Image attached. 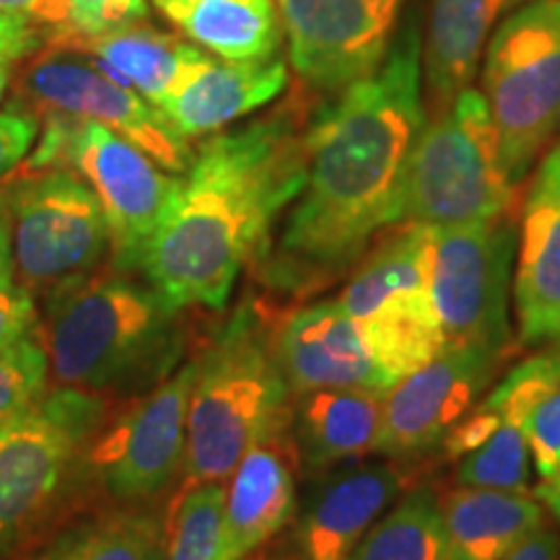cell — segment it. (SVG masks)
I'll list each match as a JSON object with an SVG mask.
<instances>
[{
	"label": "cell",
	"instance_id": "obj_19",
	"mask_svg": "<svg viewBox=\"0 0 560 560\" xmlns=\"http://www.w3.org/2000/svg\"><path fill=\"white\" fill-rule=\"evenodd\" d=\"M285 83L289 66L278 58L223 60L200 52L159 109L182 138L195 140L270 104Z\"/></svg>",
	"mask_w": 560,
	"mask_h": 560
},
{
	"label": "cell",
	"instance_id": "obj_5",
	"mask_svg": "<svg viewBox=\"0 0 560 560\" xmlns=\"http://www.w3.org/2000/svg\"><path fill=\"white\" fill-rule=\"evenodd\" d=\"M112 416V397L55 384L0 431V560L73 514L89 446Z\"/></svg>",
	"mask_w": 560,
	"mask_h": 560
},
{
	"label": "cell",
	"instance_id": "obj_23",
	"mask_svg": "<svg viewBox=\"0 0 560 560\" xmlns=\"http://www.w3.org/2000/svg\"><path fill=\"white\" fill-rule=\"evenodd\" d=\"M439 560H501L545 524V506L527 490L459 486L439 499Z\"/></svg>",
	"mask_w": 560,
	"mask_h": 560
},
{
	"label": "cell",
	"instance_id": "obj_1",
	"mask_svg": "<svg viewBox=\"0 0 560 560\" xmlns=\"http://www.w3.org/2000/svg\"><path fill=\"white\" fill-rule=\"evenodd\" d=\"M425 120L423 34L408 21L382 68L340 91L306 128V182L260 260L272 291L325 289L361 262L384 229L400 226Z\"/></svg>",
	"mask_w": 560,
	"mask_h": 560
},
{
	"label": "cell",
	"instance_id": "obj_42",
	"mask_svg": "<svg viewBox=\"0 0 560 560\" xmlns=\"http://www.w3.org/2000/svg\"><path fill=\"white\" fill-rule=\"evenodd\" d=\"M247 560H252V558H247Z\"/></svg>",
	"mask_w": 560,
	"mask_h": 560
},
{
	"label": "cell",
	"instance_id": "obj_13",
	"mask_svg": "<svg viewBox=\"0 0 560 560\" xmlns=\"http://www.w3.org/2000/svg\"><path fill=\"white\" fill-rule=\"evenodd\" d=\"M24 91L45 115L81 117L115 130L166 172L185 174L190 166V140L172 128L159 107L86 52L62 47L42 55L26 70Z\"/></svg>",
	"mask_w": 560,
	"mask_h": 560
},
{
	"label": "cell",
	"instance_id": "obj_18",
	"mask_svg": "<svg viewBox=\"0 0 560 560\" xmlns=\"http://www.w3.org/2000/svg\"><path fill=\"white\" fill-rule=\"evenodd\" d=\"M402 488L395 459L348 462L319 475L296 524L299 560H346Z\"/></svg>",
	"mask_w": 560,
	"mask_h": 560
},
{
	"label": "cell",
	"instance_id": "obj_8",
	"mask_svg": "<svg viewBox=\"0 0 560 560\" xmlns=\"http://www.w3.org/2000/svg\"><path fill=\"white\" fill-rule=\"evenodd\" d=\"M0 208L9 221L13 278L32 296L47 299L112 255L102 202L68 166H26L5 177Z\"/></svg>",
	"mask_w": 560,
	"mask_h": 560
},
{
	"label": "cell",
	"instance_id": "obj_38",
	"mask_svg": "<svg viewBox=\"0 0 560 560\" xmlns=\"http://www.w3.org/2000/svg\"><path fill=\"white\" fill-rule=\"evenodd\" d=\"M501 560H560V537L556 529L542 527L529 535L522 545H516L506 558Z\"/></svg>",
	"mask_w": 560,
	"mask_h": 560
},
{
	"label": "cell",
	"instance_id": "obj_12",
	"mask_svg": "<svg viewBox=\"0 0 560 560\" xmlns=\"http://www.w3.org/2000/svg\"><path fill=\"white\" fill-rule=\"evenodd\" d=\"M198 359L115 412L86 454V480L112 506H149L185 465L187 410Z\"/></svg>",
	"mask_w": 560,
	"mask_h": 560
},
{
	"label": "cell",
	"instance_id": "obj_29",
	"mask_svg": "<svg viewBox=\"0 0 560 560\" xmlns=\"http://www.w3.org/2000/svg\"><path fill=\"white\" fill-rule=\"evenodd\" d=\"M226 488L215 482L182 488L166 514V560H219Z\"/></svg>",
	"mask_w": 560,
	"mask_h": 560
},
{
	"label": "cell",
	"instance_id": "obj_39",
	"mask_svg": "<svg viewBox=\"0 0 560 560\" xmlns=\"http://www.w3.org/2000/svg\"><path fill=\"white\" fill-rule=\"evenodd\" d=\"M535 495L540 499L542 506L548 509L550 514L560 522V470L552 475L550 480H540V486H537Z\"/></svg>",
	"mask_w": 560,
	"mask_h": 560
},
{
	"label": "cell",
	"instance_id": "obj_20",
	"mask_svg": "<svg viewBox=\"0 0 560 560\" xmlns=\"http://www.w3.org/2000/svg\"><path fill=\"white\" fill-rule=\"evenodd\" d=\"M299 457L289 431L260 441L244 454L223 501L219 560H247L289 524L296 511Z\"/></svg>",
	"mask_w": 560,
	"mask_h": 560
},
{
	"label": "cell",
	"instance_id": "obj_26",
	"mask_svg": "<svg viewBox=\"0 0 560 560\" xmlns=\"http://www.w3.org/2000/svg\"><path fill=\"white\" fill-rule=\"evenodd\" d=\"M200 50L223 60L276 58L283 21L276 0H153Z\"/></svg>",
	"mask_w": 560,
	"mask_h": 560
},
{
	"label": "cell",
	"instance_id": "obj_33",
	"mask_svg": "<svg viewBox=\"0 0 560 560\" xmlns=\"http://www.w3.org/2000/svg\"><path fill=\"white\" fill-rule=\"evenodd\" d=\"M68 30L81 37L136 24L145 16V0H68Z\"/></svg>",
	"mask_w": 560,
	"mask_h": 560
},
{
	"label": "cell",
	"instance_id": "obj_31",
	"mask_svg": "<svg viewBox=\"0 0 560 560\" xmlns=\"http://www.w3.org/2000/svg\"><path fill=\"white\" fill-rule=\"evenodd\" d=\"M47 380L50 361L39 327L11 348L0 350V431L45 395Z\"/></svg>",
	"mask_w": 560,
	"mask_h": 560
},
{
	"label": "cell",
	"instance_id": "obj_4",
	"mask_svg": "<svg viewBox=\"0 0 560 560\" xmlns=\"http://www.w3.org/2000/svg\"><path fill=\"white\" fill-rule=\"evenodd\" d=\"M276 325L260 301L244 299L198 355L182 488L221 482L252 446L291 431L296 397L280 369Z\"/></svg>",
	"mask_w": 560,
	"mask_h": 560
},
{
	"label": "cell",
	"instance_id": "obj_35",
	"mask_svg": "<svg viewBox=\"0 0 560 560\" xmlns=\"http://www.w3.org/2000/svg\"><path fill=\"white\" fill-rule=\"evenodd\" d=\"M39 136V122L32 112H0V182L11 177L13 170L30 156L34 140Z\"/></svg>",
	"mask_w": 560,
	"mask_h": 560
},
{
	"label": "cell",
	"instance_id": "obj_9",
	"mask_svg": "<svg viewBox=\"0 0 560 560\" xmlns=\"http://www.w3.org/2000/svg\"><path fill=\"white\" fill-rule=\"evenodd\" d=\"M482 96L514 185L560 136V0L509 13L482 52Z\"/></svg>",
	"mask_w": 560,
	"mask_h": 560
},
{
	"label": "cell",
	"instance_id": "obj_2",
	"mask_svg": "<svg viewBox=\"0 0 560 560\" xmlns=\"http://www.w3.org/2000/svg\"><path fill=\"white\" fill-rule=\"evenodd\" d=\"M304 182L306 130L293 107L213 132L192 153L140 276L179 310H223Z\"/></svg>",
	"mask_w": 560,
	"mask_h": 560
},
{
	"label": "cell",
	"instance_id": "obj_14",
	"mask_svg": "<svg viewBox=\"0 0 560 560\" xmlns=\"http://www.w3.org/2000/svg\"><path fill=\"white\" fill-rule=\"evenodd\" d=\"M276 5L299 79L340 94L382 68L405 0H276Z\"/></svg>",
	"mask_w": 560,
	"mask_h": 560
},
{
	"label": "cell",
	"instance_id": "obj_41",
	"mask_svg": "<svg viewBox=\"0 0 560 560\" xmlns=\"http://www.w3.org/2000/svg\"><path fill=\"white\" fill-rule=\"evenodd\" d=\"M9 70H11V68H0V100H3L5 89H9V81H11Z\"/></svg>",
	"mask_w": 560,
	"mask_h": 560
},
{
	"label": "cell",
	"instance_id": "obj_15",
	"mask_svg": "<svg viewBox=\"0 0 560 560\" xmlns=\"http://www.w3.org/2000/svg\"><path fill=\"white\" fill-rule=\"evenodd\" d=\"M506 359L511 355L478 346L441 350L384 395L374 454L402 462L444 444L446 433L478 405Z\"/></svg>",
	"mask_w": 560,
	"mask_h": 560
},
{
	"label": "cell",
	"instance_id": "obj_36",
	"mask_svg": "<svg viewBox=\"0 0 560 560\" xmlns=\"http://www.w3.org/2000/svg\"><path fill=\"white\" fill-rule=\"evenodd\" d=\"M47 26L37 21L0 11V68H11L16 62L32 58L45 47Z\"/></svg>",
	"mask_w": 560,
	"mask_h": 560
},
{
	"label": "cell",
	"instance_id": "obj_6",
	"mask_svg": "<svg viewBox=\"0 0 560 560\" xmlns=\"http://www.w3.org/2000/svg\"><path fill=\"white\" fill-rule=\"evenodd\" d=\"M514 190L486 96L470 86L420 130L405 182V221L431 229L495 221L509 215Z\"/></svg>",
	"mask_w": 560,
	"mask_h": 560
},
{
	"label": "cell",
	"instance_id": "obj_3",
	"mask_svg": "<svg viewBox=\"0 0 560 560\" xmlns=\"http://www.w3.org/2000/svg\"><path fill=\"white\" fill-rule=\"evenodd\" d=\"M185 312L140 272L96 270L62 285L39 325L55 384L112 400L145 395L182 366Z\"/></svg>",
	"mask_w": 560,
	"mask_h": 560
},
{
	"label": "cell",
	"instance_id": "obj_32",
	"mask_svg": "<svg viewBox=\"0 0 560 560\" xmlns=\"http://www.w3.org/2000/svg\"><path fill=\"white\" fill-rule=\"evenodd\" d=\"M532 462L540 480H550L560 470V389L535 405L524 420Z\"/></svg>",
	"mask_w": 560,
	"mask_h": 560
},
{
	"label": "cell",
	"instance_id": "obj_11",
	"mask_svg": "<svg viewBox=\"0 0 560 560\" xmlns=\"http://www.w3.org/2000/svg\"><path fill=\"white\" fill-rule=\"evenodd\" d=\"M516 229L509 215L431 229V301L444 348L478 346L514 355L511 265Z\"/></svg>",
	"mask_w": 560,
	"mask_h": 560
},
{
	"label": "cell",
	"instance_id": "obj_7",
	"mask_svg": "<svg viewBox=\"0 0 560 560\" xmlns=\"http://www.w3.org/2000/svg\"><path fill=\"white\" fill-rule=\"evenodd\" d=\"M30 170L68 166L94 190L107 215L112 268L140 272L159 229L177 200L182 177L94 120L47 115Z\"/></svg>",
	"mask_w": 560,
	"mask_h": 560
},
{
	"label": "cell",
	"instance_id": "obj_27",
	"mask_svg": "<svg viewBox=\"0 0 560 560\" xmlns=\"http://www.w3.org/2000/svg\"><path fill=\"white\" fill-rule=\"evenodd\" d=\"M560 389V342L516 363L503 380L480 397L478 405L459 420L444 439V454L459 459L501 425H524L535 405Z\"/></svg>",
	"mask_w": 560,
	"mask_h": 560
},
{
	"label": "cell",
	"instance_id": "obj_16",
	"mask_svg": "<svg viewBox=\"0 0 560 560\" xmlns=\"http://www.w3.org/2000/svg\"><path fill=\"white\" fill-rule=\"evenodd\" d=\"M276 353L293 397L314 389L387 392L395 380L371 350L361 322L335 299L291 310L278 317Z\"/></svg>",
	"mask_w": 560,
	"mask_h": 560
},
{
	"label": "cell",
	"instance_id": "obj_37",
	"mask_svg": "<svg viewBox=\"0 0 560 560\" xmlns=\"http://www.w3.org/2000/svg\"><path fill=\"white\" fill-rule=\"evenodd\" d=\"M0 11L32 19L42 26H52L55 34L68 30L70 21L68 0H0Z\"/></svg>",
	"mask_w": 560,
	"mask_h": 560
},
{
	"label": "cell",
	"instance_id": "obj_21",
	"mask_svg": "<svg viewBox=\"0 0 560 560\" xmlns=\"http://www.w3.org/2000/svg\"><path fill=\"white\" fill-rule=\"evenodd\" d=\"M166 516L143 506L81 509L3 560H166Z\"/></svg>",
	"mask_w": 560,
	"mask_h": 560
},
{
	"label": "cell",
	"instance_id": "obj_34",
	"mask_svg": "<svg viewBox=\"0 0 560 560\" xmlns=\"http://www.w3.org/2000/svg\"><path fill=\"white\" fill-rule=\"evenodd\" d=\"M39 327L34 296L16 278H0V350L11 348Z\"/></svg>",
	"mask_w": 560,
	"mask_h": 560
},
{
	"label": "cell",
	"instance_id": "obj_25",
	"mask_svg": "<svg viewBox=\"0 0 560 560\" xmlns=\"http://www.w3.org/2000/svg\"><path fill=\"white\" fill-rule=\"evenodd\" d=\"M55 39H60L62 47L100 60L153 107L166 102L187 66L202 52L198 45H187L185 39L143 26L140 21L91 37L60 30Z\"/></svg>",
	"mask_w": 560,
	"mask_h": 560
},
{
	"label": "cell",
	"instance_id": "obj_30",
	"mask_svg": "<svg viewBox=\"0 0 560 560\" xmlns=\"http://www.w3.org/2000/svg\"><path fill=\"white\" fill-rule=\"evenodd\" d=\"M529 441L524 425H501L457 459V482L470 488L527 490Z\"/></svg>",
	"mask_w": 560,
	"mask_h": 560
},
{
	"label": "cell",
	"instance_id": "obj_10",
	"mask_svg": "<svg viewBox=\"0 0 560 560\" xmlns=\"http://www.w3.org/2000/svg\"><path fill=\"white\" fill-rule=\"evenodd\" d=\"M342 312L359 319L374 355L395 382L444 350L431 301V226L405 221L350 270L338 293Z\"/></svg>",
	"mask_w": 560,
	"mask_h": 560
},
{
	"label": "cell",
	"instance_id": "obj_22",
	"mask_svg": "<svg viewBox=\"0 0 560 560\" xmlns=\"http://www.w3.org/2000/svg\"><path fill=\"white\" fill-rule=\"evenodd\" d=\"M384 395L371 389H314L293 400L291 436L306 478L374 454Z\"/></svg>",
	"mask_w": 560,
	"mask_h": 560
},
{
	"label": "cell",
	"instance_id": "obj_40",
	"mask_svg": "<svg viewBox=\"0 0 560 560\" xmlns=\"http://www.w3.org/2000/svg\"><path fill=\"white\" fill-rule=\"evenodd\" d=\"M13 276V257H11V236L9 221H5L3 208H0V278Z\"/></svg>",
	"mask_w": 560,
	"mask_h": 560
},
{
	"label": "cell",
	"instance_id": "obj_17",
	"mask_svg": "<svg viewBox=\"0 0 560 560\" xmlns=\"http://www.w3.org/2000/svg\"><path fill=\"white\" fill-rule=\"evenodd\" d=\"M514 312L520 346L560 342V138L542 153L522 206Z\"/></svg>",
	"mask_w": 560,
	"mask_h": 560
},
{
	"label": "cell",
	"instance_id": "obj_28",
	"mask_svg": "<svg viewBox=\"0 0 560 560\" xmlns=\"http://www.w3.org/2000/svg\"><path fill=\"white\" fill-rule=\"evenodd\" d=\"M439 499L431 488H416L384 511L346 560H439Z\"/></svg>",
	"mask_w": 560,
	"mask_h": 560
},
{
	"label": "cell",
	"instance_id": "obj_24",
	"mask_svg": "<svg viewBox=\"0 0 560 560\" xmlns=\"http://www.w3.org/2000/svg\"><path fill=\"white\" fill-rule=\"evenodd\" d=\"M524 3L529 0H433L423 42V86L433 115L470 89L488 39Z\"/></svg>",
	"mask_w": 560,
	"mask_h": 560
}]
</instances>
